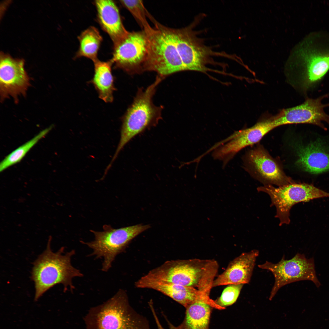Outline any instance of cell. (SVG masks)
Masks as SVG:
<instances>
[{"label": "cell", "mask_w": 329, "mask_h": 329, "mask_svg": "<svg viewBox=\"0 0 329 329\" xmlns=\"http://www.w3.org/2000/svg\"><path fill=\"white\" fill-rule=\"evenodd\" d=\"M94 63V73L91 83L98 93L99 97L107 103L111 102L113 93L115 90L114 84L111 60L101 61L97 60Z\"/></svg>", "instance_id": "obj_20"}, {"label": "cell", "mask_w": 329, "mask_h": 329, "mask_svg": "<svg viewBox=\"0 0 329 329\" xmlns=\"http://www.w3.org/2000/svg\"><path fill=\"white\" fill-rule=\"evenodd\" d=\"M150 227L149 225L141 224L118 229L105 226L103 231H92L95 237L94 240L82 242L93 250L90 256L103 259L101 270L107 272L116 256L124 251L130 242Z\"/></svg>", "instance_id": "obj_7"}, {"label": "cell", "mask_w": 329, "mask_h": 329, "mask_svg": "<svg viewBox=\"0 0 329 329\" xmlns=\"http://www.w3.org/2000/svg\"><path fill=\"white\" fill-rule=\"evenodd\" d=\"M258 266L270 271L274 277L275 281L271 292L270 300L282 287L295 282L309 280L318 288L320 285L316 274L314 259H307L303 254L298 253L289 260H285L284 256L277 263L267 261Z\"/></svg>", "instance_id": "obj_9"}, {"label": "cell", "mask_w": 329, "mask_h": 329, "mask_svg": "<svg viewBox=\"0 0 329 329\" xmlns=\"http://www.w3.org/2000/svg\"><path fill=\"white\" fill-rule=\"evenodd\" d=\"M23 59L15 58L1 51L0 56V96L2 102L12 97L15 103L19 96H25L30 85V78Z\"/></svg>", "instance_id": "obj_12"}, {"label": "cell", "mask_w": 329, "mask_h": 329, "mask_svg": "<svg viewBox=\"0 0 329 329\" xmlns=\"http://www.w3.org/2000/svg\"><path fill=\"white\" fill-rule=\"evenodd\" d=\"M80 46L76 56L85 57L94 62L98 60L97 54L102 41L98 30L90 27L83 31L79 36Z\"/></svg>", "instance_id": "obj_22"}, {"label": "cell", "mask_w": 329, "mask_h": 329, "mask_svg": "<svg viewBox=\"0 0 329 329\" xmlns=\"http://www.w3.org/2000/svg\"><path fill=\"white\" fill-rule=\"evenodd\" d=\"M98 22L109 35L114 44L128 33L123 24L119 8L112 0L95 1Z\"/></svg>", "instance_id": "obj_19"}, {"label": "cell", "mask_w": 329, "mask_h": 329, "mask_svg": "<svg viewBox=\"0 0 329 329\" xmlns=\"http://www.w3.org/2000/svg\"><path fill=\"white\" fill-rule=\"evenodd\" d=\"M148 35L147 54L143 71H154L163 78L185 70L169 28L156 21Z\"/></svg>", "instance_id": "obj_6"}, {"label": "cell", "mask_w": 329, "mask_h": 329, "mask_svg": "<svg viewBox=\"0 0 329 329\" xmlns=\"http://www.w3.org/2000/svg\"><path fill=\"white\" fill-rule=\"evenodd\" d=\"M86 329H150L149 323L129 304L120 289L103 303L92 307L84 319Z\"/></svg>", "instance_id": "obj_5"}, {"label": "cell", "mask_w": 329, "mask_h": 329, "mask_svg": "<svg viewBox=\"0 0 329 329\" xmlns=\"http://www.w3.org/2000/svg\"><path fill=\"white\" fill-rule=\"evenodd\" d=\"M148 38L143 30L128 32L126 35L114 44L112 64L130 74L143 72L146 59Z\"/></svg>", "instance_id": "obj_10"}, {"label": "cell", "mask_w": 329, "mask_h": 329, "mask_svg": "<svg viewBox=\"0 0 329 329\" xmlns=\"http://www.w3.org/2000/svg\"><path fill=\"white\" fill-rule=\"evenodd\" d=\"M155 319L156 323H157V327H158V329H164L161 326V325L160 323H159V320H158L157 318V317H156L155 318Z\"/></svg>", "instance_id": "obj_27"}, {"label": "cell", "mask_w": 329, "mask_h": 329, "mask_svg": "<svg viewBox=\"0 0 329 329\" xmlns=\"http://www.w3.org/2000/svg\"><path fill=\"white\" fill-rule=\"evenodd\" d=\"M121 5L131 13L141 28L147 34L153 28L149 24L147 17L152 21L154 19L146 9L142 0H120Z\"/></svg>", "instance_id": "obj_24"}, {"label": "cell", "mask_w": 329, "mask_h": 329, "mask_svg": "<svg viewBox=\"0 0 329 329\" xmlns=\"http://www.w3.org/2000/svg\"><path fill=\"white\" fill-rule=\"evenodd\" d=\"M275 127L273 118L259 122L253 126L236 131L227 139L215 145L212 156L223 162L224 167L243 148L259 142Z\"/></svg>", "instance_id": "obj_11"}, {"label": "cell", "mask_w": 329, "mask_h": 329, "mask_svg": "<svg viewBox=\"0 0 329 329\" xmlns=\"http://www.w3.org/2000/svg\"><path fill=\"white\" fill-rule=\"evenodd\" d=\"M259 251L253 249L242 253L231 261L226 270L214 280L212 288L249 282Z\"/></svg>", "instance_id": "obj_16"}, {"label": "cell", "mask_w": 329, "mask_h": 329, "mask_svg": "<svg viewBox=\"0 0 329 329\" xmlns=\"http://www.w3.org/2000/svg\"><path fill=\"white\" fill-rule=\"evenodd\" d=\"M247 159L261 178L268 183L280 186L294 182L285 175L277 163L263 149L257 148L251 150Z\"/></svg>", "instance_id": "obj_18"}, {"label": "cell", "mask_w": 329, "mask_h": 329, "mask_svg": "<svg viewBox=\"0 0 329 329\" xmlns=\"http://www.w3.org/2000/svg\"><path fill=\"white\" fill-rule=\"evenodd\" d=\"M51 239L49 238L46 249L33 263L31 278L34 284L35 301L58 284L63 285L64 291L69 288L73 292L75 288L73 279L83 276L80 271L71 264L72 257L75 251L72 250L64 253V248L62 247L53 252L51 248Z\"/></svg>", "instance_id": "obj_2"}, {"label": "cell", "mask_w": 329, "mask_h": 329, "mask_svg": "<svg viewBox=\"0 0 329 329\" xmlns=\"http://www.w3.org/2000/svg\"><path fill=\"white\" fill-rule=\"evenodd\" d=\"M228 285L223 290L220 297L215 300L217 305L224 308L232 305L236 301L244 284H233Z\"/></svg>", "instance_id": "obj_25"}, {"label": "cell", "mask_w": 329, "mask_h": 329, "mask_svg": "<svg viewBox=\"0 0 329 329\" xmlns=\"http://www.w3.org/2000/svg\"><path fill=\"white\" fill-rule=\"evenodd\" d=\"M169 28L185 70L206 71L210 51L200 43L190 27Z\"/></svg>", "instance_id": "obj_14"}, {"label": "cell", "mask_w": 329, "mask_h": 329, "mask_svg": "<svg viewBox=\"0 0 329 329\" xmlns=\"http://www.w3.org/2000/svg\"><path fill=\"white\" fill-rule=\"evenodd\" d=\"M211 307L202 302L192 304L186 308L185 319L182 324L185 329H209Z\"/></svg>", "instance_id": "obj_21"}, {"label": "cell", "mask_w": 329, "mask_h": 329, "mask_svg": "<svg viewBox=\"0 0 329 329\" xmlns=\"http://www.w3.org/2000/svg\"><path fill=\"white\" fill-rule=\"evenodd\" d=\"M299 50L296 86L304 94L314 88L329 71V32H310Z\"/></svg>", "instance_id": "obj_3"}, {"label": "cell", "mask_w": 329, "mask_h": 329, "mask_svg": "<svg viewBox=\"0 0 329 329\" xmlns=\"http://www.w3.org/2000/svg\"><path fill=\"white\" fill-rule=\"evenodd\" d=\"M320 141L296 148V164L305 171L318 174L329 171V148Z\"/></svg>", "instance_id": "obj_17"}, {"label": "cell", "mask_w": 329, "mask_h": 329, "mask_svg": "<svg viewBox=\"0 0 329 329\" xmlns=\"http://www.w3.org/2000/svg\"><path fill=\"white\" fill-rule=\"evenodd\" d=\"M135 285L137 288L150 289L159 292L186 308L196 302H203L210 305L213 303V300L210 299L209 295L193 287L147 281L141 278L136 281Z\"/></svg>", "instance_id": "obj_15"}, {"label": "cell", "mask_w": 329, "mask_h": 329, "mask_svg": "<svg viewBox=\"0 0 329 329\" xmlns=\"http://www.w3.org/2000/svg\"><path fill=\"white\" fill-rule=\"evenodd\" d=\"M257 190L270 196L271 206L276 207L275 217L279 219L280 226L289 224L290 210L295 204L314 199L329 197V193L312 184L305 183L294 182L278 187L267 185L258 187Z\"/></svg>", "instance_id": "obj_8"}, {"label": "cell", "mask_w": 329, "mask_h": 329, "mask_svg": "<svg viewBox=\"0 0 329 329\" xmlns=\"http://www.w3.org/2000/svg\"><path fill=\"white\" fill-rule=\"evenodd\" d=\"M52 128L51 126L40 132L32 139L19 146L6 156L0 164V172L19 162L29 151L41 139L45 137Z\"/></svg>", "instance_id": "obj_23"}, {"label": "cell", "mask_w": 329, "mask_h": 329, "mask_svg": "<svg viewBox=\"0 0 329 329\" xmlns=\"http://www.w3.org/2000/svg\"><path fill=\"white\" fill-rule=\"evenodd\" d=\"M163 78L158 75L146 89L139 88L133 103L123 117L120 139L111 163L133 138L147 129L156 126L161 119L163 107L155 105L152 99L157 86Z\"/></svg>", "instance_id": "obj_4"}, {"label": "cell", "mask_w": 329, "mask_h": 329, "mask_svg": "<svg viewBox=\"0 0 329 329\" xmlns=\"http://www.w3.org/2000/svg\"><path fill=\"white\" fill-rule=\"evenodd\" d=\"M329 96L326 94L315 99L307 97L300 105L282 110L273 117L275 128L284 125L307 123L327 129L324 122L329 125V115L324 108L329 107V103L324 104L322 101Z\"/></svg>", "instance_id": "obj_13"}, {"label": "cell", "mask_w": 329, "mask_h": 329, "mask_svg": "<svg viewBox=\"0 0 329 329\" xmlns=\"http://www.w3.org/2000/svg\"><path fill=\"white\" fill-rule=\"evenodd\" d=\"M217 271L218 267L214 260H177L165 262L141 278L197 288L207 292L211 288Z\"/></svg>", "instance_id": "obj_1"}, {"label": "cell", "mask_w": 329, "mask_h": 329, "mask_svg": "<svg viewBox=\"0 0 329 329\" xmlns=\"http://www.w3.org/2000/svg\"><path fill=\"white\" fill-rule=\"evenodd\" d=\"M169 329H185L182 324L178 326H175L169 323Z\"/></svg>", "instance_id": "obj_26"}]
</instances>
